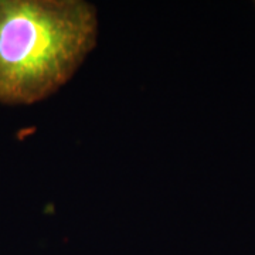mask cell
<instances>
[{"mask_svg": "<svg viewBox=\"0 0 255 255\" xmlns=\"http://www.w3.org/2000/svg\"><path fill=\"white\" fill-rule=\"evenodd\" d=\"M84 0H0V104L33 105L58 92L98 43Z\"/></svg>", "mask_w": 255, "mask_h": 255, "instance_id": "6da1fadb", "label": "cell"}, {"mask_svg": "<svg viewBox=\"0 0 255 255\" xmlns=\"http://www.w3.org/2000/svg\"><path fill=\"white\" fill-rule=\"evenodd\" d=\"M254 4H255V3H254Z\"/></svg>", "mask_w": 255, "mask_h": 255, "instance_id": "7a4b0ae2", "label": "cell"}]
</instances>
